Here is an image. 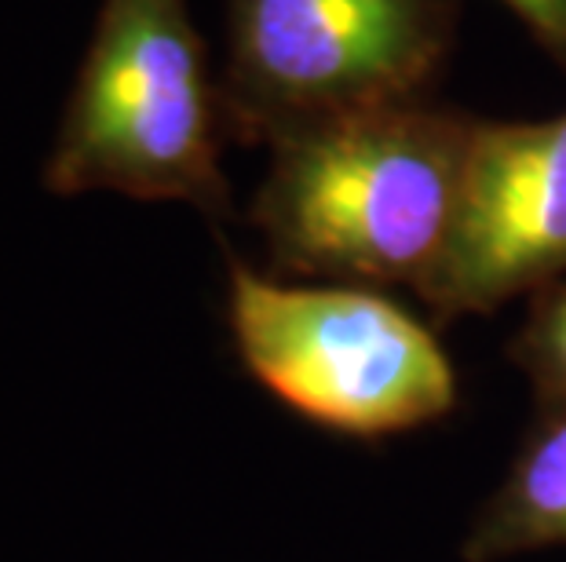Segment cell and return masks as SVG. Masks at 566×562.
<instances>
[{
    "label": "cell",
    "mask_w": 566,
    "mask_h": 562,
    "mask_svg": "<svg viewBox=\"0 0 566 562\" xmlns=\"http://www.w3.org/2000/svg\"><path fill=\"white\" fill-rule=\"evenodd\" d=\"M566 274V114L475 121L446 256L417 296L439 321L490 315Z\"/></svg>",
    "instance_id": "5"
},
{
    "label": "cell",
    "mask_w": 566,
    "mask_h": 562,
    "mask_svg": "<svg viewBox=\"0 0 566 562\" xmlns=\"http://www.w3.org/2000/svg\"><path fill=\"white\" fill-rule=\"evenodd\" d=\"M223 99L187 0H103L41 183L231 216Z\"/></svg>",
    "instance_id": "2"
},
{
    "label": "cell",
    "mask_w": 566,
    "mask_h": 562,
    "mask_svg": "<svg viewBox=\"0 0 566 562\" xmlns=\"http://www.w3.org/2000/svg\"><path fill=\"white\" fill-rule=\"evenodd\" d=\"M475 121L420 99L289 136L249 223L285 274L420 293L450 245Z\"/></svg>",
    "instance_id": "1"
},
{
    "label": "cell",
    "mask_w": 566,
    "mask_h": 562,
    "mask_svg": "<svg viewBox=\"0 0 566 562\" xmlns=\"http://www.w3.org/2000/svg\"><path fill=\"white\" fill-rule=\"evenodd\" d=\"M523 22L552 63L566 74V0H497Z\"/></svg>",
    "instance_id": "8"
},
{
    "label": "cell",
    "mask_w": 566,
    "mask_h": 562,
    "mask_svg": "<svg viewBox=\"0 0 566 562\" xmlns=\"http://www.w3.org/2000/svg\"><path fill=\"white\" fill-rule=\"evenodd\" d=\"M457 0H227V139L300 131L431 99L450 63Z\"/></svg>",
    "instance_id": "3"
},
{
    "label": "cell",
    "mask_w": 566,
    "mask_h": 562,
    "mask_svg": "<svg viewBox=\"0 0 566 562\" xmlns=\"http://www.w3.org/2000/svg\"><path fill=\"white\" fill-rule=\"evenodd\" d=\"M227 318L252 380L325 432L384 438L457 405L436 332L369 285H285L231 263Z\"/></svg>",
    "instance_id": "4"
},
{
    "label": "cell",
    "mask_w": 566,
    "mask_h": 562,
    "mask_svg": "<svg viewBox=\"0 0 566 562\" xmlns=\"http://www.w3.org/2000/svg\"><path fill=\"white\" fill-rule=\"evenodd\" d=\"M559 544H566V405L541 410L501 489L468 530L461 559L501 562Z\"/></svg>",
    "instance_id": "6"
},
{
    "label": "cell",
    "mask_w": 566,
    "mask_h": 562,
    "mask_svg": "<svg viewBox=\"0 0 566 562\" xmlns=\"http://www.w3.org/2000/svg\"><path fill=\"white\" fill-rule=\"evenodd\" d=\"M509 354L530 377L541 410L566 405V274L534 293L530 315Z\"/></svg>",
    "instance_id": "7"
}]
</instances>
